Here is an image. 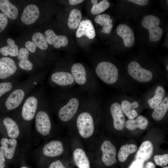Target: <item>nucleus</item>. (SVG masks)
<instances>
[{
	"label": "nucleus",
	"mask_w": 168,
	"mask_h": 168,
	"mask_svg": "<svg viewBox=\"0 0 168 168\" xmlns=\"http://www.w3.org/2000/svg\"><path fill=\"white\" fill-rule=\"evenodd\" d=\"M44 74L38 72L20 82L0 99V110L5 113L16 110L42 81Z\"/></svg>",
	"instance_id": "nucleus-1"
},
{
	"label": "nucleus",
	"mask_w": 168,
	"mask_h": 168,
	"mask_svg": "<svg viewBox=\"0 0 168 168\" xmlns=\"http://www.w3.org/2000/svg\"><path fill=\"white\" fill-rule=\"evenodd\" d=\"M42 95L41 89H35L20 106L11 114L27 135L32 139V124L42 98Z\"/></svg>",
	"instance_id": "nucleus-2"
},
{
	"label": "nucleus",
	"mask_w": 168,
	"mask_h": 168,
	"mask_svg": "<svg viewBox=\"0 0 168 168\" xmlns=\"http://www.w3.org/2000/svg\"><path fill=\"white\" fill-rule=\"evenodd\" d=\"M31 145L16 139L3 137L0 141V151L8 164L17 166L25 159Z\"/></svg>",
	"instance_id": "nucleus-3"
},
{
	"label": "nucleus",
	"mask_w": 168,
	"mask_h": 168,
	"mask_svg": "<svg viewBox=\"0 0 168 168\" xmlns=\"http://www.w3.org/2000/svg\"><path fill=\"white\" fill-rule=\"evenodd\" d=\"M0 125L4 131L5 138L16 139L32 144V139L27 135L11 114L0 119Z\"/></svg>",
	"instance_id": "nucleus-4"
},
{
	"label": "nucleus",
	"mask_w": 168,
	"mask_h": 168,
	"mask_svg": "<svg viewBox=\"0 0 168 168\" xmlns=\"http://www.w3.org/2000/svg\"><path fill=\"white\" fill-rule=\"evenodd\" d=\"M64 151L63 143L59 140H54L43 145L39 146L33 152L35 160L39 167L45 158L60 156Z\"/></svg>",
	"instance_id": "nucleus-5"
},
{
	"label": "nucleus",
	"mask_w": 168,
	"mask_h": 168,
	"mask_svg": "<svg viewBox=\"0 0 168 168\" xmlns=\"http://www.w3.org/2000/svg\"><path fill=\"white\" fill-rule=\"evenodd\" d=\"M34 131L38 138L46 137L50 134L52 123L49 114L45 110L42 98L38 107L34 120Z\"/></svg>",
	"instance_id": "nucleus-6"
},
{
	"label": "nucleus",
	"mask_w": 168,
	"mask_h": 168,
	"mask_svg": "<svg viewBox=\"0 0 168 168\" xmlns=\"http://www.w3.org/2000/svg\"><path fill=\"white\" fill-rule=\"evenodd\" d=\"M17 66L21 72L33 74L39 68L41 61L38 57L31 54L25 47L19 49V54L16 57Z\"/></svg>",
	"instance_id": "nucleus-7"
},
{
	"label": "nucleus",
	"mask_w": 168,
	"mask_h": 168,
	"mask_svg": "<svg viewBox=\"0 0 168 168\" xmlns=\"http://www.w3.org/2000/svg\"><path fill=\"white\" fill-rule=\"evenodd\" d=\"M42 15V7L39 3L31 2L24 6L18 19L24 26H32L39 23Z\"/></svg>",
	"instance_id": "nucleus-8"
},
{
	"label": "nucleus",
	"mask_w": 168,
	"mask_h": 168,
	"mask_svg": "<svg viewBox=\"0 0 168 168\" xmlns=\"http://www.w3.org/2000/svg\"><path fill=\"white\" fill-rule=\"evenodd\" d=\"M48 44L44 34L39 31L33 33L24 43V47L32 54L42 58L40 51H44L48 48Z\"/></svg>",
	"instance_id": "nucleus-9"
},
{
	"label": "nucleus",
	"mask_w": 168,
	"mask_h": 168,
	"mask_svg": "<svg viewBox=\"0 0 168 168\" xmlns=\"http://www.w3.org/2000/svg\"><path fill=\"white\" fill-rule=\"evenodd\" d=\"M97 76L105 83L112 84L117 80L119 77L118 69L113 63L103 61L98 64L96 69Z\"/></svg>",
	"instance_id": "nucleus-10"
},
{
	"label": "nucleus",
	"mask_w": 168,
	"mask_h": 168,
	"mask_svg": "<svg viewBox=\"0 0 168 168\" xmlns=\"http://www.w3.org/2000/svg\"><path fill=\"white\" fill-rule=\"evenodd\" d=\"M20 73L16 60L13 58H0V80L5 81L16 78Z\"/></svg>",
	"instance_id": "nucleus-11"
},
{
	"label": "nucleus",
	"mask_w": 168,
	"mask_h": 168,
	"mask_svg": "<svg viewBox=\"0 0 168 168\" xmlns=\"http://www.w3.org/2000/svg\"><path fill=\"white\" fill-rule=\"evenodd\" d=\"M160 22V20L158 17L151 15L144 16L142 21V25L149 31L151 41H158L162 36L163 30L159 26Z\"/></svg>",
	"instance_id": "nucleus-12"
},
{
	"label": "nucleus",
	"mask_w": 168,
	"mask_h": 168,
	"mask_svg": "<svg viewBox=\"0 0 168 168\" xmlns=\"http://www.w3.org/2000/svg\"><path fill=\"white\" fill-rule=\"evenodd\" d=\"M77 125L80 135L83 138L90 137L94 132L93 120L88 112H83L79 115L77 119Z\"/></svg>",
	"instance_id": "nucleus-13"
},
{
	"label": "nucleus",
	"mask_w": 168,
	"mask_h": 168,
	"mask_svg": "<svg viewBox=\"0 0 168 168\" xmlns=\"http://www.w3.org/2000/svg\"><path fill=\"white\" fill-rule=\"evenodd\" d=\"M128 69L130 76L140 82L150 81L153 77L152 73L151 71L143 68L138 63L135 61L129 63Z\"/></svg>",
	"instance_id": "nucleus-14"
},
{
	"label": "nucleus",
	"mask_w": 168,
	"mask_h": 168,
	"mask_svg": "<svg viewBox=\"0 0 168 168\" xmlns=\"http://www.w3.org/2000/svg\"><path fill=\"white\" fill-rule=\"evenodd\" d=\"M102 160L107 166H110L116 162L117 150L115 147L110 141H105L101 147Z\"/></svg>",
	"instance_id": "nucleus-15"
},
{
	"label": "nucleus",
	"mask_w": 168,
	"mask_h": 168,
	"mask_svg": "<svg viewBox=\"0 0 168 168\" xmlns=\"http://www.w3.org/2000/svg\"><path fill=\"white\" fill-rule=\"evenodd\" d=\"M79 105V102L77 98L71 99L66 105L59 110L58 116L60 119L64 122L70 120L77 112Z\"/></svg>",
	"instance_id": "nucleus-16"
},
{
	"label": "nucleus",
	"mask_w": 168,
	"mask_h": 168,
	"mask_svg": "<svg viewBox=\"0 0 168 168\" xmlns=\"http://www.w3.org/2000/svg\"><path fill=\"white\" fill-rule=\"evenodd\" d=\"M48 44L53 45L55 49L67 46L68 42V38L64 35H58L51 29L46 30L43 34Z\"/></svg>",
	"instance_id": "nucleus-17"
},
{
	"label": "nucleus",
	"mask_w": 168,
	"mask_h": 168,
	"mask_svg": "<svg viewBox=\"0 0 168 168\" xmlns=\"http://www.w3.org/2000/svg\"><path fill=\"white\" fill-rule=\"evenodd\" d=\"M110 111L113 119L114 127L117 130H122L125 125V119L121 105L117 102L113 103L110 106Z\"/></svg>",
	"instance_id": "nucleus-18"
},
{
	"label": "nucleus",
	"mask_w": 168,
	"mask_h": 168,
	"mask_svg": "<svg viewBox=\"0 0 168 168\" xmlns=\"http://www.w3.org/2000/svg\"><path fill=\"white\" fill-rule=\"evenodd\" d=\"M117 33L123 40L125 46L128 48L132 47L134 42V35L132 29L127 25L119 24L117 28Z\"/></svg>",
	"instance_id": "nucleus-19"
},
{
	"label": "nucleus",
	"mask_w": 168,
	"mask_h": 168,
	"mask_svg": "<svg viewBox=\"0 0 168 168\" xmlns=\"http://www.w3.org/2000/svg\"><path fill=\"white\" fill-rule=\"evenodd\" d=\"M96 35L93 25L91 20L85 19L81 21L76 32V36L79 38L85 36L90 39H94Z\"/></svg>",
	"instance_id": "nucleus-20"
},
{
	"label": "nucleus",
	"mask_w": 168,
	"mask_h": 168,
	"mask_svg": "<svg viewBox=\"0 0 168 168\" xmlns=\"http://www.w3.org/2000/svg\"><path fill=\"white\" fill-rule=\"evenodd\" d=\"M0 11L8 19L13 20L18 18L20 13L17 6L8 0H0Z\"/></svg>",
	"instance_id": "nucleus-21"
},
{
	"label": "nucleus",
	"mask_w": 168,
	"mask_h": 168,
	"mask_svg": "<svg viewBox=\"0 0 168 168\" xmlns=\"http://www.w3.org/2000/svg\"><path fill=\"white\" fill-rule=\"evenodd\" d=\"M50 79L51 82L57 85L66 86L72 84L74 81V78L70 73L56 71L52 74Z\"/></svg>",
	"instance_id": "nucleus-22"
},
{
	"label": "nucleus",
	"mask_w": 168,
	"mask_h": 168,
	"mask_svg": "<svg viewBox=\"0 0 168 168\" xmlns=\"http://www.w3.org/2000/svg\"><path fill=\"white\" fill-rule=\"evenodd\" d=\"M6 43V45L0 48V54L3 57H16L19 54V46L12 38H7Z\"/></svg>",
	"instance_id": "nucleus-23"
},
{
	"label": "nucleus",
	"mask_w": 168,
	"mask_h": 168,
	"mask_svg": "<svg viewBox=\"0 0 168 168\" xmlns=\"http://www.w3.org/2000/svg\"><path fill=\"white\" fill-rule=\"evenodd\" d=\"M153 146L150 141L143 142L140 146L135 156L136 160H142L144 161L148 160L152 155Z\"/></svg>",
	"instance_id": "nucleus-24"
},
{
	"label": "nucleus",
	"mask_w": 168,
	"mask_h": 168,
	"mask_svg": "<svg viewBox=\"0 0 168 168\" xmlns=\"http://www.w3.org/2000/svg\"><path fill=\"white\" fill-rule=\"evenodd\" d=\"M72 74L77 83L83 85L86 81V72L84 66L81 63L74 64L71 69Z\"/></svg>",
	"instance_id": "nucleus-25"
},
{
	"label": "nucleus",
	"mask_w": 168,
	"mask_h": 168,
	"mask_svg": "<svg viewBox=\"0 0 168 168\" xmlns=\"http://www.w3.org/2000/svg\"><path fill=\"white\" fill-rule=\"evenodd\" d=\"M95 22L103 27L101 32L110 34L113 27L112 24L113 20L110 19V16L106 14H99L95 18Z\"/></svg>",
	"instance_id": "nucleus-26"
},
{
	"label": "nucleus",
	"mask_w": 168,
	"mask_h": 168,
	"mask_svg": "<svg viewBox=\"0 0 168 168\" xmlns=\"http://www.w3.org/2000/svg\"><path fill=\"white\" fill-rule=\"evenodd\" d=\"M74 161L78 168H90L89 161L85 152L77 148L73 153Z\"/></svg>",
	"instance_id": "nucleus-27"
},
{
	"label": "nucleus",
	"mask_w": 168,
	"mask_h": 168,
	"mask_svg": "<svg viewBox=\"0 0 168 168\" xmlns=\"http://www.w3.org/2000/svg\"><path fill=\"white\" fill-rule=\"evenodd\" d=\"M148 124L147 119L144 116L140 115L136 119H129L125 124L126 128L130 130H133L137 128L144 129Z\"/></svg>",
	"instance_id": "nucleus-28"
},
{
	"label": "nucleus",
	"mask_w": 168,
	"mask_h": 168,
	"mask_svg": "<svg viewBox=\"0 0 168 168\" xmlns=\"http://www.w3.org/2000/svg\"><path fill=\"white\" fill-rule=\"evenodd\" d=\"M139 103L136 101L131 103L128 100H124L122 101L121 105L122 110L129 119H133L138 115L137 112L134 109L139 106Z\"/></svg>",
	"instance_id": "nucleus-29"
},
{
	"label": "nucleus",
	"mask_w": 168,
	"mask_h": 168,
	"mask_svg": "<svg viewBox=\"0 0 168 168\" xmlns=\"http://www.w3.org/2000/svg\"><path fill=\"white\" fill-rule=\"evenodd\" d=\"M168 110V97L166 96L155 108L152 114L153 119L156 121L161 120L164 117Z\"/></svg>",
	"instance_id": "nucleus-30"
},
{
	"label": "nucleus",
	"mask_w": 168,
	"mask_h": 168,
	"mask_svg": "<svg viewBox=\"0 0 168 168\" xmlns=\"http://www.w3.org/2000/svg\"><path fill=\"white\" fill-rule=\"evenodd\" d=\"M82 13L79 9H74L70 12L67 22L69 28L75 29L78 27L82 19Z\"/></svg>",
	"instance_id": "nucleus-31"
},
{
	"label": "nucleus",
	"mask_w": 168,
	"mask_h": 168,
	"mask_svg": "<svg viewBox=\"0 0 168 168\" xmlns=\"http://www.w3.org/2000/svg\"><path fill=\"white\" fill-rule=\"evenodd\" d=\"M165 94L164 87L161 86H158L156 89L154 96L148 100V103L150 108L154 109L157 107L162 101Z\"/></svg>",
	"instance_id": "nucleus-32"
},
{
	"label": "nucleus",
	"mask_w": 168,
	"mask_h": 168,
	"mask_svg": "<svg viewBox=\"0 0 168 168\" xmlns=\"http://www.w3.org/2000/svg\"><path fill=\"white\" fill-rule=\"evenodd\" d=\"M137 149V146L134 144H126L121 147L118 153V158L121 162L126 161L128 156L135 152Z\"/></svg>",
	"instance_id": "nucleus-33"
},
{
	"label": "nucleus",
	"mask_w": 168,
	"mask_h": 168,
	"mask_svg": "<svg viewBox=\"0 0 168 168\" xmlns=\"http://www.w3.org/2000/svg\"><path fill=\"white\" fill-rule=\"evenodd\" d=\"M20 82L16 78L0 82V99L13 89Z\"/></svg>",
	"instance_id": "nucleus-34"
},
{
	"label": "nucleus",
	"mask_w": 168,
	"mask_h": 168,
	"mask_svg": "<svg viewBox=\"0 0 168 168\" xmlns=\"http://www.w3.org/2000/svg\"><path fill=\"white\" fill-rule=\"evenodd\" d=\"M110 6V4L108 0H103L99 3L97 2L93 4L91 10V12L94 15H99L105 11Z\"/></svg>",
	"instance_id": "nucleus-35"
},
{
	"label": "nucleus",
	"mask_w": 168,
	"mask_h": 168,
	"mask_svg": "<svg viewBox=\"0 0 168 168\" xmlns=\"http://www.w3.org/2000/svg\"><path fill=\"white\" fill-rule=\"evenodd\" d=\"M154 159L157 165L161 166H164L168 163V154H166L155 155L154 157Z\"/></svg>",
	"instance_id": "nucleus-36"
},
{
	"label": "nucleus",
	"mask_w": 168,
	"mask_h": 168,
	"mask_svg": "<svg viewBox=\"0 0 168 168\" xmlns=\"http://www.w3.org/2000/svg\"><path fill=\"white\" fill-rule=\"evenodd\" d=\"M8 22V18L4 14L0 12V33L7 27Z\"/></svg>",
	"instance_id": "nucleus-37"
},
{
	"label": "nucleus",
	"mask_w": 168,
	"mask_h": 168,
	"mask_svg": "<svg viewBox=\"0 0 168 168\" xmlns=\"http://www.w3.org/2000/svg\"><path fill=\"white\" fill-rule=\"evenodd\" d=\"M48 168H66L62 161L59 160L52 162L49 165Z\"/></svg>",
	"instance_id": "nucleus-38"
},
{
	"label": "nucleus",
	"mask_w": 168,
	"mask_h": 168,
	"mask_svg": "<svg viewBox=\"0 0 168 168\" xmlns=\"http://www.w3.org/2000/svg\"><path fill=\"white\" fill-rule=\"evenodd\" d=\"M144 162L142 160H136L132 162L129 168H142Z\"/></svg>",
	"instance_id": "nucleus-39"
},
{
	"label": "nucleus",
	"mask_w": 168,
	"mask_h": 168,
	"mask_svg": "<svg viewBox=\"0 0 168 168\" xmlns=\"http://www.w3.org/2000/svg\"><path fill=\"white\" fill-rule=\"evenodd\" d=\"M7 164L5 158L0 151V168H7Z\"/></svg>",
	"instance_id": "nucleus-40"
},
{
	"label": "nucleus",
	"mask_w": 168,
	"mask_h": 168,
	"mask_svg": "<svg viewBox=\"0 0 168 168\" xmlns=\"http://www.w3.org/2000/svg\"><path fill=\"white\" fill-rule=\"evenodd\" d=\"M127 1L141 6L146 5L149 2L148 0H128Z\"/></svg>",
	"instance_id": "nucleus-41"
},
{
	"label": "nucleus",
	"mask_w": 168,
	"mask_h": 168,
	"mask_svg": "<svg viewBox=\"0 0 168 168\" xmlns=\"http://www.w3.org/2000/svg\"><path fill=\"white\" fill-rule=\"evenodd\" d=\"M19 168H33L26 163L25 159L23 160L21 162Z\"/></svg>",
	"instance_id": "nucleus-42"
},
{
	"label": "nucleus",
	"mask_w": 168,
	"mask_h": 168,
	"mask_svg": "<svg viewBox=\"0 0 168 168\" xmlns=\"http://www.w3.org/2000/svg\"><path fill=\"white\" fill-rule=\"evenodd\" d=\"M84 1L83 0H69V3L72 5H74L80 4Z\"/></svg>",
	"instance_id": "nucleus-43"
},
{
	"label": "nucleus",
	"mask_w": 168,
	"mask_h": 168,
	"mask_svg": "<svg viewBox=\"0 0 168 168\" xmlns=\"http://www.w3.org/2000/svg\"><path fill=\"white\" fill-rule=\"evenodd\" d=\"M142 168H156L155 164L151 162H148L145 166Z\"/></svg>",
	"instance_id": "nucleus-44"
},
{
	"label": "nucleus",
	"mask_w": 168,
	"mask_h": 168,
	"mask_svg": "<svg viewBox=\"0 0 168 168\" xmlns=\"http://www.w3.org/2000/svg\"><path fill=\"white\" fill-rule=\"evenodd\" d=\"M162 168H168V166H167L164 167Z\"/></svg>",
	"instance_id": "nucleus-45"
},
{
	"label": "nucleus",
	"mask_w": 168,
	"mask_h": 168,
	"mask_svg": "<svg viewBox=\"0 0 168 168\" xmlns=\"http://www.w3.org/2000/svg\"><path fill=\"white\" fill-rule=\"evenodd\" d=\"M167 70H168V65H167Z\"/></svg>",
	"instance_id": "nucleus-46"
}]
</instances>
